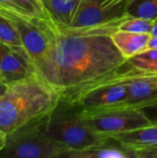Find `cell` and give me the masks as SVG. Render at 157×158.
<instances>
[{
	"label": "cell",
	"instance_id": "cell-2",
	"mask_svg": "<svg viewBox=\"0 0 157 158\" xmlns=\"http://www.w3.org/2000/svg\"><path fill=\"white\" fill-rule=\"evenodd\" d=\"M59 94L36 73L11 82L0 98V131L9 134L52 112Z\"/></svg>",
	"mask_w": 157,
	"mask_h": 158
},
{
	"label": "cell",
	"instance_id": "cell-24",
	"mask_svg": "<svg viewBox=\"0 0 157 158\" xmlns=\"http://www.w3.org/2000/svg\"><path fill=\"white\" fill-rule=\"evenodd\" d=\"M6 141V134L5 132H3L2 131H0V151L5 146Z\"/></svg>",
	"mask_w": 157,
	"mask_h": 158
},
{
	"label": "cell",
	"instance_id": "cell-14",
	"mask_svg": "<svg viewBox=\"0 0 157 158\" xmlns=\"http://www.w3.org/2000/svg\"><path fill=\"white\" fill-rule=\"evenodd\" d=\"M81 0H43L47 10L58 20L71 24Z\"/></svg>",
	"mask_w": 157,
	"mask_h": 158
},
{
	"label": "cell",
	"instance_id": "cell-9",
	"mask_svg": "<svg viewBox=\"0 0 157 158\" xmlns=\"http://www.w3.org/2000/svg\"><path fill=\"white\" fill-rule=\"evenodd\" d=\"M35 69L28 54L11 49L0 62V81L9 84L35 74Z\"/></svg>",
	"mask_w": 157,
	"mask_h": 158
},
{
	"label": "cell",
	"instance_id": "cell-16",
	"mask_svg": "<svg viewBox=\"0 0 157 158\" xmlns=\"http://www.w3.org/2000/svg\"><path fill=\"white\" fill-rule=\"evenodd\" d=\"M127 14L132 18L155 20L157 19V0H132Z\"/></svg>",
	"mask_w": 157,
	"mask_h": 158
},
{
	"label": "cell",
	"instance_id": "cell-23",
	"mask_svg": "<svg viewBox=\"0 0 157 158\" xmlns=\"http://www.w3.org/2000/svg\"><path fill=\"white\" fill-rule=\"evenodd\" d=\"M12 48H10L9 46H7V45H6V44H1L0 43V62H1V60H2V58H3V56L8 52V51H10Z\"/></svg>",
	"mask_w": 157,
	"mask_h": 158
},
{
	"label": "cell",
	"instance_id": "cell-17",
	"mask_svg": "<svg viewBox=\"0 0 157 158\" xmlns=\"http://www.w3.org/2000/svg\"><path fill=\"white\" fill-rule=\"evenodd\" d=\"M125 67L135 73L157 74V60L147 59L138 56L127 59Z\"/></svg>",
	"mask_w": 157,
	"mask_h": 158
},
{
	"label": "cell",
	"instance_id": "cell-26",
	"mask_svg": "<svg viewBox=\"0 0 157 158\" xmlns=\"http://www.w3.org/2000/svg\"><path fill=\"white\" fill-rule=\"evenodd\" d=\"M151 34H152V36H157V19L154 20V24H153Z\"/></svg>",
	"mask_w": 157,
	"mask_h": 158
},
{
	"label": "cell",
	"instance_id": "cell-25",
	"mask_svg": "<svg viewBox=\"0 0 157 158\" xmlns=\"http://www.w3.org/2000/svg\"><path fill=\"white\" fill-rule=\"evenodd\" d=\"M7 89H8V84L0 81V98H1L3 95H5V94L6 93Z\"/></svg>",
	"mask_w": 157,
	"mask_h": 158
},
{
	"label": "cell",
	"instance_id": "cell-3",
	"mask_svg": "<svg viewBox=\"0 0 157 158\" xmlns=\"http://www.w3.org/2000/svg\"><path fill=\"white\" fill-rule=\"evenodd\" d=\"M44 133L73 151L84 150L107 143L81 118L80 108L60 101L56 107L42 119Z\"/></svg>",
	"mask_w": 157,
	"mask_h": 158
},
{
	"label": "cell",
	"instance_id": "cell-8",
	"mask_svg": "<svg viewBox=\"0 0 157 158\" xmlns=\"http://www.w3.org/2000/svg\"><path fill=\"white\" fill-rule=\"evenodd\" d=\"M5 18V17H4ZM16 26L22 45L34 65L45 53L47 39L43 31L32 21L19 17L6 18Z\"/></svg>",
	"mask_w": 157,
	"mask_h": 158
},
{
	"label": "cell",
	"instance_id": "cell-12",
	"mask_svg": "<svg viewBox=\"0 0 157 158\" xmlns=\"http://www.w3.org/2000/svg\"><path fill=\"white\" fill-rule=\"evenodd\" d=\"M110 140L127 150L157 145V125H149L112 137Z\"/></svg>",
	"mask_w": 157,
	"mask_h": 158
},
{
	"label": "cell",
	"instance_id": "cell-6",
	"mask_svg": "<svg viewBox=\"0 0 157 158\" xmlns=\"http://www.w3.org/2000/svg\"><path fill=\"white\" fill-rule=\"evenodd\" d=\"M119 82H128V98L123 103L110 106L141 109L157 102V74L135 73L129 70L125 64L113 74L92 85H110Z\"/></svg>",
	"mask_w": 157,
	"mask_h": 158
},
{
	"label": "cell",
	"instance_id": "cell-7",
	"mask_svg": "<svg viewBox=\"0 0 157 158\" xmlns=\"http://www.w3.org/2000/svg\"><path fill=\"white\" fill-rule=\"evenodd\" d=\"M132 0H102L95 4H81L70 25L94 26L127 16Z\"/></svg>",
	"mask_w": 157,
	"mask_h": 158
},
{
	"label": "cell",
	"instance_id": "cell-15",
	"mask_svg": "<svg viewBox=\"0 0 157 158\" xmlns=\"http://www.w3.org/2000/svg\"><path fill=\"white\" fill-rule=\"evenodd\" d=\"M0 43L12 49L26 52L16 26L11 20L2 16H0Z\"/></svg>",
	"mask_w": 157,
	"mask_h": 158
},
{
	"label": "cell",
	"instance_id": "cell-10",
	"mask_svg": "<svg viewBox=\"0 0 157 158\" xmlns=\"http://www.w3.org/2000/svg\"><path fill=\"white\" fill-rule=\"evenodd\" d=\"M47 14L43 0H0V16L5 18L19 17L32 20L44 18Z\"/></svg>",
	"mask_w": 157,
	"mask_h": 158
},
{
	"label": "cell",
	"instance_id": "cell-4",
	"mask_svg": "<svg viewBox=\"0 0 157 158\" xmlns=\"http://www.w3.org/2000/svg\"><path fill=\"white\" fill-rule=\"evenodd\" d=\"M43 118L6 134L0 157L66 158L72 150L44 133Z\"/></svg>",
	"mask_w": 157,
	"mask_h": 158
},
{
	"label": "cell",
	"instance_id": "cell-22",
	"mask_svg": "<svg viewBox=\"0 0 157 158\" xmlns=\"http://www.w3.org/2000/svg\"><path fill=\"white\" fill-rule=\"evenodd\" d=\"M146 49H157V36H152ZM145 49V50H146Z\"/></svg>",
	"mask_w": 157,
	"mask_h": 158
},
{
	"label": "cell",
	"instance_id": "cell-18",
	"mask_svg": "<svg viewBox=\"0 0 157 158\" xmlns=\"http://www.w3.org/2000/svg\"><path fill=\"white\" fill-rule=\"evenodd\" d=\"M153 24L154 20L129 17L120 23L118 30L137 33H151Z\"/></svg>",
	"mask_w": 157,
	"mask_h": 158
},
{
	"label": "cell",
	"instance_id": "cell-19",
	"mask_svg": "<svg viewBox=\"0 0 157 158\" xmlns=\"http://www.w3.org/2000/svg\"><path fill=\"white\" fill-rule=\"evenodd\" d=\"M131 157L136 158H157V145L138 147L129 150Z\"/></svg>",
	"mask_w": 157,
	"mask_h": 158
},
{
	"label": "cell",
	"instance_id": "cell-20",
	"mask_svg": "<svg viewBox=\"0 0 157 158\" xmlns=\"http://www.w3.org/2000/svg\"><path fill=\"white\" fill-rule=\"evenodd\" d=\"M153 125H157V102L140 109Z\"/></svg>",
	"mask_w": 157,
	"mask_h": 158
},
{
	"label": "cell",
	"instance_id": "cell-27",
	"mask_svg": "<svg viewBox=\"0 0 157 158\" xmlns=\"http://www.w3.org/2000/svg\"><path fill=\"white\" fill-rule=\"evenodd\" d=\"M102 0H81V4H86V3H89V4H95V3H99L101 2Z\"/></svg>",
	"mask_w": 157,
	"mask_h": 158
},
{
	"label": "cell",
	"instance_id": "cell-11",
	"mask_svg": "<svg viewBox=\"0 0 157 158\" xmlns=\"http://www.w3.org/2000/svg\"><path fill=\"white\" fill-rule=\"evenodd\" d=\"M152 37L151 33H137L117 30L112 40L126 59H130L144 51Z\"/></svg>",
	"mask_w": 157,
	"mask_h": 158
},
{
	"label": "cell",
	"instance_id": "cell-1",
	"mask_svg": "<svg viewBox=\"0 0 157 158\" xmlns=\"http://www.w3.org/2000/svg\"><path fill=\"white\" fill-rule=\"evenodd\" d=\"M130 16L94 26L77 27L46 17L32 21L47 39L43 56L33 65L36 74L51 85L60 99L102 80L127 61L112 40V34Z\"/></svg>",
	"mask_w": 157,
	"mask_h": 158
},
{
	"label": "cell",
	"instance_id": "cell-13",
	"mask_svg": "<svg viewBox=\"0 0 157 158\" xmlns=\"http://www.w3.org/2000/svg\"><path fill=\"white\" fill-rule=\"evenodd\" d=\"M110 140L103 144L95 145L81 151L70 152L66 158H126L131 157L129 150L118 143L110 144Z\"/></svg>",
	"mask_w": 157,
	"mask_h": 158
},
{
	"label": "cell",
	"instance_id": "cell-5",
	"mask_svg": "<svg viewBox=\"0 0 157 158\" xmlns=\"http://www.w3.org/2000/svg\"><path fill=\"white\" fill-rule=\"evenodd\" d=\"M80 114L94 132L109 140L118 134L152 125L140 109L117 106L80 108Z\"/></svg>",
	"mask_w": 157,
	"mask_h": 158
},
{
	"label": "cell",
	"instance_id": "cell-21",
	"mask_svg": "<svg viewBox=\"0 0 157 158\" xmlns=\"http://www.w3.org/2000/svg\"><path fill=\"white\" fill-rule=\"evenodd\" d=\"M137 56H141V57H143V58H147V59L157 60V49H146V50L141 52Z\"/></svg>",
	"mask_w": 157,
	"mask_h": 158
}]
</instances>
